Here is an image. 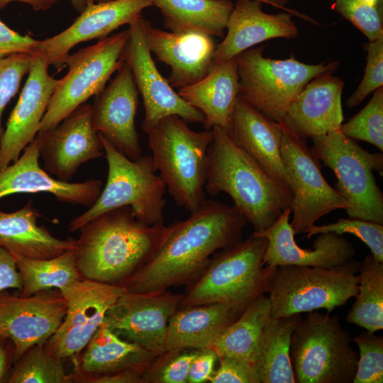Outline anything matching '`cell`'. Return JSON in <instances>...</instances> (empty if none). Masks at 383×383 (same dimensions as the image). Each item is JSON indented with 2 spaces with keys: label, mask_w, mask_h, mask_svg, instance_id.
I'll list each match as a JSON object with an SVG mask.
<instances>
[{
  "label": "cell",
  "mask_w": 383,
  "mask_h": 383,
  "mask_svg": "<svg viewBox=\"0 0 383 383\" xmlns=\"http://www.w3.org/2000/svg\"><path fill=\"white\" fill-rule=\"evenodd\" d=\"M246 223L234 206L205 200L188 218L175 222L162 247L128 282L126 291L158 292L189 286L205 271L211 255L242 240Z\"/></svg>",
  "instance_id": "6da1fadb"
},
{
  "label": "cell",
  "mask_w": 383,
  "mask_h": 383,
  "mask_svg": "<svg viewBox=\"0 0 383 383\" xmlns=\"http://www.w3.org/2000/svg\"><path fill=\"white\" fill-rule=\"evenodd\" d=\"M175 223L147 225L131 208H117L82 226L76 240V265L83 279L124 287L158 252Z\"/></svg>",
  "instance_id": "7a4b0ae2"
},
{
  "label": "cell",
  "mask_w": 383,
  "mask_h": 383,
  "mask_svg": "<svg viewBox=\"0 0 383 383\" xmlns=\"http://www.w3.org/2000/svg\"><path fill=\"white\" fill-rule=\"evenodd\" d=\"M211 130L205 190L211 196L226 193L255 232L267 229L291 209L292 193L237 146L226 131L216 126Z\"/></svg>",
  "instance_id": "3957f363"
},
{
  "label": "cell",
  "mask_w": 383,
  "mask_h": 383,
  "mask_svg": "<svg viewBox=\"0 0 383 383\" xmlns=\"http://www.w3.org/2000/svg\"><path fill=\"white\" fill-rule=\"evenodd\" d=\"M155 170L176 204L190 213L205 199L211 129L195 131L178 116L160 119L147 133Z\"/></svg>",
  "instance_id": "277c9868"
},
{
  "label": "cell",
  "mask_w": 383,
  "mask_h": 383,
  "mask_svg": "<svg viewBox=\"0 0 383 383\" xmlns=\"http://www.w3.org/2000/svg\"><path fill=\"white\" fill-rule=\"evenodd\" d=\"M267 245L266 238L252 234L222 249L211 258L200 277L188 286L179 309L211 303L246 308L268 292L277 267L264 263Z\"/></svg>",
  "instance_id": "5b68a950"
},
{
  "label": "cell",
  "mask_w": 383,
  "mask_h": 383,
  "mask_svg": "<svg viewBox=\"0 0 383 383\" xmlns=\"http://www.w3.org/2000/svg\"><path fill=\"white\" fill-rule=\"evenodd\" d=\"M99 135L108 163L106 183L94 204L70 221L69 230L74 232L100 214L123 206L131 207L147 225L163 224L166 187L155 173L152 156L131 160Z\"/></svg>",
  "instance_id": "8992f818"
},
{
  "label": "cell",
  "mask_w": 383,
  "mask_h": 383,
  "mask_svg": "<svg viewBox=\"0 0 383 383\" xmlns=\"http://www.w3.org/2000/svg\"><path fill=\"white\" fill-rule=\"evenodd\" d=\"M338 316L317 310L297 323L290 357L295 383H353L358 353Z\"/></svg>",
  "instance_id": "52a82bcc"
},
{
  "label": "cell",
  "mask_w": 383,
  "mask_h": 383,
  "mask_svg": "<svg viewBox=\"0 0 383 383\" xmlns=\"http://www.w3.org/2000/svg\"><path fill=\"white\" fill-rule=\"evenodd\" d=\"M264 46L252 47L236 57L239 96L265 116L281 122L296 95L313 78L333 73L337 61L310 65L293 55L274 60L263 55Z\"/></svg>",
  "instance_id": "ba28073f"
},
{
  "label": "cell",
  "mask_w": 383,
  "mask_h": 383,
  "mask_svg": "<svg viewBox=\"0 0 383 383\" xmlns=\"http://www.w3.org/2000/svg\"><path fill=\"white\" fill-rule=\"evenodd\" d=\"M360 262L353 259L338 268L299 265L277 267L270 284L271 317L325 309L331 313L358 292Z\"/></svg>",
  "instance_id": "9c48e42d"
},
{
  "label": "cell",
  "mask_w": 383,
  "mask_h": 383,
  "mask_svg": "<svg viewBox=\"0 0 383 383\" xmlns=\"http://www.w3.org/2000/svg\"><path fill=\"white\" fill-rule=\"evenodd\" d=\"M312 140V153L333 171L336 189L350 206L348 217L383 224V194L373 175L374 170L383 173L382 152L363 150L340 129Z\"/></svg>",
  "instance_id": "30bf717a"
},
{
  "label": "cell",
  "mask_w": 383,
  "mask_h": 383,
  "mask_svg": "<svg viewBox=\"0 0 383 383\" xmlns=\"http://www.w3.org/2000/svg\"><path fill=\"white\" fill-rule=\"evenodd\" d=\"M128 37V28L67 57L65 65L68 72L59 79L38 133L57 126L78 106L104 89L107 81L123 62L121 55Z\"/></svg>",
  "instance_id": "8fae6325"
},
{
  "label": "cell",
  "mask_w": 383,
  "mask_h": 383,
  "mask_svg": "<svg viewBox=\"0 0 383 383\" xmlns=\"http://www.w3.org/2000/svg\"><path fill=\"white\" fill-rule=\"evenodd\" d=\"M282 158L290 181L293 200L291 223L295 235L305 233L323 216L338 209L347 211L348 201L325 179L318 160L304 139L280 123Z\"/></svg>",
  "instance_id": "7c38bea8"
},
{
  "label": "cell",
  "mask_w": 383,
  "mask_h": 383,
  "mask_svg": "<svg viewBox=\"0 0 383 383\" xmlns=\"http://www.w3.org/2000/svg\"><path fill=\"white\" fill-rule=\"evenodd\" d=\"M125 291L124 287L88 279L71 283L60 292L67 304L66 315L43 348L62 360L75 358L102 325L106 311Z\"/></svg>",
  "instance_id": "4fadbf2b"
},
{
  "label": "cell",
  "mask_w": 383,
  "mask_h": 383,
  "mask_svg": "<svg viewBox=\"0 0 383 383\" xmlns=\"http://www.w3.org/2000/svg\"><path fill=\"white\" fill-rule=\"evenodd\" d=\"M184 294L170 291H125L106 311L103 324L118 336L158 356L165 351L170 317L179 309Z\"/></svg>",
  "instance_id": "5bb4252c"
},
{
  "label": "cell",
  "mask_w": 383,
  "mask_h": 383,
  "mask_svg": "<svg viewBox=\"0 0 383 383\" xmlns=\"http://www.w3.org/2000/svg\"><path fill=\"white\" fill-rule=\"evenodd\" d=\"M141 18L129 25V37L121 59L130 67L143 99V131L147 133L160 119L171 115L187 123L204 124V114L185 101L158 70L145 38Z\"/></svg>",
  "instance_id": "9a60e30c"
},
{
  "label": "cell",
  "mask_w": 383,
  "mask_h": 383,
  "mask_svg": "<svg viewBox=\"0 0 383 383\" xmlns=\"http://www.w3.org/2000/svg\"><path fill=\"white\" fill-rule=\"evenodd\" d=\"M67 313V304L57 289L29 296L0 292V334L16 348V361L29 348L44 343L57 331Z\"/></svg>",
  "instance_id": "2e32d148"
},
{
  "label": "cell",
  "mask_w": 383,
  "mask_h": 383,
  "mask_svg": "<svg viewBox=\"0 0 383 383\" xmlns=\"http://www.w3.org/2000/svg\"><path fill=\"white\" fill-rule=\"evenodd\" d=\"M36 137L45 170L62 182H69L82 164L104 154L89 104L80 105L57 126Z\"/></svg>",
  "instance_id": "e0dca14e"
},
{
  "label": "cell",
  "mask_w": 383,
  "mask_h": 383,
  "mask_svg": "<svg viewBox=\"0 0 383 383\" xmlns=\"http://www.w3.org/2000/svg\"><path fill=\"white\" fill-rule=\"evenodd\" d=\"M152 0H112L92 3L62 32L40 40L37 54L60 72L70 51L76 45L93 39L102 40L119 27L142 17ZM36 55V54H35Z\"/></svg>",
  "instance_id": "ac0fdd59"
},
{
  "label": "cell",
  "mask_w": 383,
  "mask_h": 383,
  "mask_svg": "<svg viewBox=\"0 0 383 383\" xmlns=\"http://www.w3.org/2000/svg\"><path fill=\"white\" fill-rule=\"evenodd\" d=\"M138 91L132 72L123 61L116 75L95 96L91 122L117 151L131 160L141 156L139 135L135 123Z\"/></svg>",
  "instance_id": "d6986e66"
},
{
  "label": "cell",
  "mask_w": 383,
  "mask_h": 383,
  "mask_svg": "<svg viewBox=\"0 0 383 383\" xmlns=\"http://www.w3.org/2000/svg\"><path fill=\"white\" fill-rule=\"evenodd\" d=\"M49 65L38 54L18 100L7 121L0 143V171L18 160L36 138L50 98L59 82L48 72Z\"/></svg>",
  "instance_id": "ffe728a7"
},
{
  "label": "cell",
  "mask_w": 383,
  "mask_h": 383,
  "mask_svg": "<svg viewBox=\"0 0 383 383\" xmlns=\"http://www.w3.org/2000/svg\"><path fill=\"white\" fill-rule=\"evenodd\" d=\"M290 208L267 229L253 232L267 238L263 261L267 266L299 265L333 269L343 267L353 260V244L343 235L332 232L318 234L313 248H302L294 240V231L289 222Z\"/></svg>",
  "instance_id": "44dd1931"
},
{
  "label": "cell",
  "mask_w": 383,
  "mask_h": 383,
  "mask_svg": "<svg viewBox=\"0 0 383 383\" xmlns=\"http://www.w3.org/2000/svg\"><path fill=\"white\" fill-rule=\"evenodd\" d=\"M40 141L36 137L17 160L0 171V199L15 194L50 193L59 201L91 206L103 184L89 179L83 182H67L52 177L39 164Z\"/></svg>",
  "instance_id": "7402d4cb"
},
{
  "label": "cell",
  "mask_w": 383,
  "mask_h": 383,
  "mask_svg": "<svg viewBox=\"0 0 383 383\" xmlns=\"http://www.w3.org/2000/svg\"><path fill=\"white\" fill-rule=\"evenodd\" d=\"M141 23L150 52L171 68L167 80L173 88L182 89L206 76L216 49L212 36L199 32L163 31L143 17Z\"/></svg>",
  "instance_id": "603a6c76"
},
{
  "label": "cell",
  "mask_w": 383,
  "mask_h": 383,
  "mask_svg": "<svg viewBox=\"0 0 383 383\" xmlns=\"http://www.w3.org/2000/svg\"><path fill=\"white\" fill-rule=\"evenodd\" d=\"M344 82L332 73L311 79L296 95L280 123L306 139L340 129Z\"/></svg>",
  "instance_id": "cb8c5ba5"
},
{
  "label": "cell",
  "mask_w": 383,
  "mask_h": 383,
  "mask_svg": "<svg viewBox=\"0 0 383 383\" xmlns=\"http://www.w3.org/2000/svg\"><path fill=\"white\" fill-rule=\"evenodd\" d=\"M226 133L265 172L292 193L282 158L279 123L265 116L239 96Z\"/></svg>",
  "instance_id": "d4e9b609"
},
{
  "label": "cell",
  "mask_w": 383,
  "mask_h": 383,
  "mask_svg": "<svg viewBox=\"0 0 383 383\" xmlns=\"http://www.w3.org/2000/svg\"><path fill=\"white\" fill-rule=\"evenodd\" d=\"M262 6V3L257 0L236 1L227 23V33L216 45L212 65L235 57L270 39L296 38L299 30L292 14L287 11L267 13Z\"/></svg>",
  "instance_id": "484cf974"
},
{
  "label": "cell",
  "mask_w": 383,
  "mask_h": 383,
  "mask_svg": "<svg viewBox=\"0 0 383 383\" xmlns=\"http://www.w3.org/2000/svg\"><path fill=\"white\" fill-rule=\"evenodd\" d=\"M245 309L227 303L179 309L169 320L165 350L212 348L218 335Z\"/></svg>",
  "instance_id": "4316f807"
},
{
  "label": "cell",
  "mask_w": 383,
  "mask_h": 383,
  "mask_svg": "<svg viewBox=\"0 0 383 383\" xmlns=\"http://www.w3.org/2000/svg\"><path fill=\"white\" fill-rule=\"evenodd\" d=\"M157 357L136 343L122 339L104 324L73 359V377L109 375L128 370L145 371Z\"/></svg>",
  "instance_id": "83f0119b"
},
{
  "label": "cell",
  "mask_w": 383,
  "mask_h": 383,
  "mask_svg": "<svg viewBox=\"0 0 383 383\" xmlns=\"http://www.w3.org/2000/svg\"><path fill=\"white\" fill-rule=\"evenodd\" d=\"M239 91L238 65L233 57L212 65L206 77L179 89L178 94L204 114L206 129L216 126L227 132Z\"/></svg>",
  "instance_id": "f1b7e54d"
},
{
  "label": "cell",
  "mask_w": 383,
  "mask_h": 383,
  "mask_svg": "<svg viewBox=\"0 0 383 383\" xmlns=\"http://www.w3.org/2000/svg\"><path fill=\"white\" fill-rule=\"evenodd\" d=\"M40 216L32 200L16 211L0 210V246L13 256L37 260L55 257L74 248L75 239H59L39 226Z\"/></svg>",
  "instance_id": "f546056e"
},
{
  "label": "cell",
  "mask_w": 383,
  "mask_h": 383,
  "mask_svg": "<svg viewBox=\"0 0 383 383\" xmlns=\"http://www.w3.org/2000/svg\"><path fill=\"white\" fill-rule=\"evenodd\" d=\"M165 28L173 33L199 32L224 37L232 0H152Z\"/></svg>",
  "instance_id": "4dcf8cb0"
},
{
  "label": "cell",
  "mask_w": 383,
  "mask_h": 383,
  "mask_svg": "<svg viewBox=\"0 0 383 383\" xmlns=\"http://www.w3.org/2000/svg\"><path fill=\"white\" fill-rule=\"evenodd\" d=\"M301 318L300 314L270 317L265 324L253 360L260 383H295L290 346Z\"/></svg>",
  "instance_id": "1f68e13d"
},
{
  "label": "cell",
  "mask_w": 383,
  "mask_h": 383,
  "mask_svg": "<svg viewBox=\"0 0 383 383\" xmlns=\"http://www.w3.org/2000/svg\"><path fill=\"white\" fill-rule=\"evenodd\" d=\"M270 317V299L265 294H261L218 335L212 348L218 357H234L253 364L259 340Z\"/></svg>",
  "instance_id": "d6a6232c"
},
{
  "label": "cell",
  "mask_w": 383,
  "mask_h": 383,
  "mask_svg": "<svg viewBox=\"0 0 383 383\" xmlns=\"http://www.w3.org/2000/svg\"><path fill=\"white\" fill-rule=\"evenodd\" d=\"M74 249L44 260L13 256L23 281L20 295L29 296L50 289L61 292L74 281L83 279L77 267Z\"/></svg>",
  "instance_id": "836d02e7"
},
{
  "label": "cell",
  "mask_w": 383,
  "mask_h": 383,
  "mask_svg": "<svg viewBox=\"0 0 383 383\" xmlns=\"http://www.w3.org/2000/svg\"><path fill=\"white\" fill-rule=\"evenodd\" d=\"M358 274L356 300L345 320L375 333L383 328V262L368 254L360 262Z\"/></svg>",
  "instance_id": "e575fe53"
},
{
  "label": "cell",
  "mask_w": 383,
  "mask_h": 383,
  "mask_svg": "<svg viewBox=\"0 0 383 383\" xmlns=\"http://www.w3.org/2000/svg\"><path fill=\"white\" fill-rule=\"evenodd\" d=\"M62 361L43 346L33 345L15 362L6 382L72 383V374L66 372Z\"/></svg>",
  "instance_id": "d590c367"
},
{
  "label": "cell",
  "mask_w": 383,
  "mask_h": 383,
  "mask_svg": "<svg viewBox=\"0 0 383 383\" xmlns=\"http://www.w3.org/2000/svg\"><path fill=\"white\" fill-rule=\"evenodd\" d=\"M340 131L346 136L362 140L383 151V88L376 89L367 105Z\"/></svg>",
  "instance_id": "8d00e7d4"
},
{
  "label": "cell",
  "mask_w": 383,
  "mask_h": 383,
  "mask_svg": "<svg viewBox=\"0 0 383 383\" xmlns=\"http://www.w3.org/2000/svg\"><path fill=\"white\" fill-rule=\"evenodd\" d=\"M198 350H165L157 356L143 376V383H187L191 363Z\"/></svg>",
  "instance_id": "74e56055"
},
{
  "label": "cell",
  "mask_w": 383,
  "mask_h": 383,
  "mask_svg": "<svg viewBox=\"0 0 383 383\" xmlns=\"http://www.w3.org/2000/svg\"><path fill=\"white\" fill-rule=\"evenodd\" d=\"M328 232L354 235L366 244L378 261L383 262V224L358 218H341L337 222L327 225L315 224L306 233V238L309 239L315 235Z\"/></svg>",
  "instance_id": "f35d334b"
},
{
  "label": "cell",
  "mask_w": 383,
  "mask_h": 383,
  "mask_svg": "<svg viewBox=\"0 0 383 383\" xmlns=\"http://www.w3.org/2000/svg\"><path fill=\"white\" fill-rule=\"evenodd\" d=\"M359 348L353 383L383 382V337L365 331L352 338Z\"/></svg>",
  "instance_id": "ab89813d"
},
{
  "label": "cell",
  "mask_w": 383,
  "mask_h": 383,
  "mask_svg": "<svg viewBox=\"0 0 383 383\" xmlns=\"http://www.w3.org/2000/svg\"><path fill=\"white\" fill-rule=\"evenodd\" d=\"M332 9L373 42L383 38L382 8L364 0H334Z\"/></svg>",
  "instance_id": "60d3db41"
},
{
  "label": "cell",
  "mask_w": 383,
  "mask_h": 383,
  "mask_svg": "<svg viewBox=\"0 0 383 383\" xmlns=\"http://www.w3.org/2000/svg\"><path fill=\"white\" fill-rule=\"evenodd\" d=\"M33 55L15 53L0 58V143L4 129L1 125L3 111L18 92L23 77L28 74Z\"/></svg>",
  "instance_id": "b9f144b4"
},
{
  "label": "cell",
  "mask_w": 383,
  "mask_h": 383,
  "mask_svg": "<svg viewBox=\"0 0 383 383\" xmlns=\"http://www.w3.org/2000/svg\"><path fill=\"white\" fill-rule=\"evenodd\" d=\"M367 52L365 74L359 86L347 101V106L359 105L370 94L383 85V38L365 45Z\"/></svg>",
  "instance_id": "7bdbcfd3"
},
{
  "label": "cell",
  "mask_w": 383,
  "mask_h": 383,
  "mask_svg": "<svg viewBox=\"0 0 383 383\" xmlns=\"http://www.w3.org/2000/svg\"><path fill=\"white\" fill-rule=\"evenodd\" d=\"M220 365L215 370L211 383H260L254 365L247 360L230 357H218Z\"/></svg>",
  "instance_id": "ee69618b"
},
{
  "label": "cell",
  "mask_w": 383,
  "mask_h": 383,
  "mask_svg": "<svg viewBox=\"0 0 383 383\" xmlns=\"http://www.w3.org/2000/svg\"><path fill=\"white\" fill-rule=\"evenodd\" d=\"M40 40L21 35L0 21V58L15 53L37 54Z\"/></svg>",
  "instance_id": "f6af8a7d"
},
{
  "label": "cell",
  "mask_w": 383,
  "mask_h": 383,
  "mask_svg": "<svg viewBox=\"0 0 383 383\" xmlns=\"http://www.w3.org/2000/svg\"><path fill=\"white\" fill-rule=\"evenodd\" d=\"M218 356L213 348L198 350L189 370L187 383L209 382L215 372Z\"/></svg>",
  "instance_id": "bcb514c9"
},
{
  "label": "cell",
  "mask_w": 383,
  "mask_h": 383,
  "mask_svg": "<svg viewBox=\"0 0 383 383\" xmlns=\"http://www.w3.org/2000/svg\"><path fill=\"white\" fill-rule=\"evenodd\" d=\"M23 281L13 256L0 246V292L10 289L19 292Z\"/></svg>",
  "instance_id": "7dc6e473"
},
{
  "label": "cell",
  "mask_w": 383,
  "mask_h": 383,
  "mask_svg": "<svg viewBox=\"0 0 383 383\" xmlns=\"http://www.w3.org/2000/svg\"><path fill=\"white\" fill-rule=\"evenodd\" d=\"M145 371L128 370L109 375L73 377V382L80 383H143Z\"/></svg>",
  "instance_id": "c3c4849f"
},
{
  "label": "cell",
  "mask_w": 383,
  "mask_h": 383,
  "mask_svg": "<svg viewBox=\"0 0 383 383\" xmlns=\"http://www.w3.org/2000/svg\"><path fill=\"white\" fill-rule=\"evenodd\" d=\"M16 362V348L13 341L0 334V383L6 382Z\"/></svg>",
  "instance_id": "681fc988"
},
{
  "label": "cell",
  "mask_w": 383,
  "mask_h": 383,
  "mask_svg": "<svg viewBox=\"0 0 383 383\" xmlns=\"http://www.w3.org/2000/svg\"><path fill=\"white\" fill-rule=\"evenodd\" d=\"M59 0H0V9H4L9 3L19 1L30 5L35 11H45L50 9Z\"/></svg>",
  "instance_id": "f907efd6"
},
{
  "label": "cell",
  "mask_w": 383,
  "mask_h": 383,
  "mask_svg": "<svg viewBox=\"0 0 383 383\" xmlns=\"http://www.w3.org/2000/svg\"><path fill=\"white\" fill-rule=\"evenodd\" d=\"M268 4L272 5L276 8L284 9L285 11L290 13L292 15H295L297 17H299L302 19L308 21L311 23L318 24L317 21L311 18V17L306 16V14L301 13L294 9H288L285 7V5L292 0H265Z\"/></svg>",
  "instance_id": "816d5d0a"
},
{
  "label": "cell",
  "mask_w": 383,
  "mask_h": 383,
  "mask_svg": "<svg viewBox=\"0 0 383 383\" xmlns=\"http://www.w3.org/2000/svg\"><path fill=\"white\" fill-rule=\"evenodd\" d=\"M74 9L79 13H82L86 7L96 1V0H70Z\"/></svg>",
  "instance_id": "f5cc1de1"
},
{
  "label": "cell",
  "mask_w": 383,
  "mask_h": 383,
  "mask_svg": "<svg viewBox=\"0 0 383 383\" xmlns=\"http://www.w3.org/2000/svg\"><path fill=\"white\" fill-rule=\"evenodd\" d=\"M365 2L370 5L376 6H382V0H364Z\"/></svg>",
  "instance_id": "db71d44e"
},
{
  "label": "cell",
  "mask_w": 383,
  "mask_h": 383,
  "mask_svg": "<svg viewBox=\"0 0 383 383\" xmlns=\"http://www.w3.org/2000/svg\"><path fill=\"white\" fill-rule=\"evenodd\" d=\"M112 0H96V2H106Z\"/></svg>",
  "instance_id": "11a10c76"
},
{
  "label": "cell",
  "mask_w": 383,
  "mask_h": 383,
  "mask_svg": "<svg viewBox=\"0 0 383 383\" xmlns=\"http://www.w3.org/2000/svg\"><path fill=\"white\" fill-rule=\"evenodd\" d=\"M257 1H259L260 2H262V4H267V2L265 1V0H257Z\"/></svg>",
  "instance_id": "9f6ffc18"
}]
</instances>
